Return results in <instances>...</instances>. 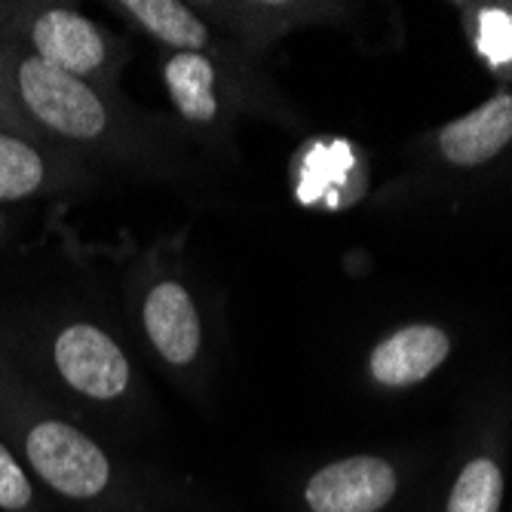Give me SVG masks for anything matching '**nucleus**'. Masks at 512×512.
I'll use <instances>...</instances> for the list:
<instances>
[{"label":"nucleus","mask_w":512,"mask_h":512,"mask_svg":"<svg viewBox=\"0 0 512 512\" xmlns=\"http://www.w3.org/2000/svg\"><path fill=\"white\" fill-rule=\"evenodd\" d=\"M0 65L16 114L43 142L92 169H120L148 181L194 175V142L175 117L138 108L123 89L83 83L4 43Z\"/></svg>","instance_id":"f257e3e1"},{"label":"nucleus","mask_w":512,"mask_h":512,"mask_svg":"<svg viewBox=\"0 0 512 512\" xmlns=\"http://www.w3.org/2000/svg\"><path fill=\"white\" fill-rule=\"evenodd\" d=\"M0 353L46 402L111 445L148 433V381L102 316L71 304L37 310L0 329Z\"/></svg>","instance_id":"f03ea898"},{"label":"nucleus","mask_w":512,"mask_h":512,"mask_svg":"<svg viewBox=\"0 0 512 512\" xmlns=\"http://www.w3.org/2000/svg\"><path fill=\"white\" fill-rule=\"evenodd\" d=\"M0 439L40 494L74 512H200L175 482L46 402L0 353Z\"/></svg>","instance_id":"7ed1b4c3"},{"label":"nucleus","mask_w":512,"mask_h":512,"mask_svg":"<svg viewBox=\"0 0 512 512\" xmlns=\"http://www.w3.org/2000/svg\"><path fill=\"white\" fill-rule=\"evenodd\" d=\"M184 240L178 230L138 252L126 270V313L160 375L200 399L218 368V316L184 261Z\"/></svg>","instance_id":"20e7f679"},{"label":"nucleus","mask_w":512,"mask_h":512,"mask_svg":"<svg viewBox=\"0 0 512 512\" xmlns=\"http://www.w3.org/2000/svg\"><path fill=\"white\" fill-rule=\"evenodd\" d=\"M157 68L175 123L194 145L221 151L243 120L298 126L264 62L234 40L215 53H160Z\"/></svg>","instance_id":"39448f33"},{"label":"nucleus","mask_w":512,"mask_h":512,"mask_svg":"<svg viewBox=\"0 0 512 512\" xmlns=\"http://www.w3.org/2000/svg\"><path fill=\"white\" fill-rule=\"evenodd\" d=\"M0 43L102 89H120V77L132 59L129 37L89 19L77 7L40 0L0 4Z\"/></svg>","instance_id":"423d86ee"},{"label":"nucleus","mask_w":512,"mask_h":512,"mask_svg":"<svg viewBox=\"0 0 512 512\" xmlns=\"http://www.w3.org/2000/svg\"><path fill=\"white\" fill-rule=\"evenodd\" d=\"M408 491L402 463L390 454L359 451L319 463L292 491L295 512H396Z\"/></svg>","instance_id":"0eeeda50"},{"label":"nucleus","mask_w":512,"mask_h":512,"mask_svg":"<svg viewBox=\"0 0 512 512\" xmlns=\"http://www.w3.org/2000/svg\"><path fill=\"white\" fill-rule=\"evenodd\" d=\"M96 169L28 132L0 129V206H25L80 194Z\"/></svg>","instance_id":"6e6552de"},{"label":"nucleus","mask_w":512,"mask_h":512,"mask_svg":"<svg viewBox=\"0 0 512 512\" xmlns=\"http://www.w3.org/2000/svg\"><path fill=\"white\" fill-rule=\"evenodd\" d=\"M197 10L261 62L283 37L307 25L332 22L341 13V7L332 4H292V0H221V4L203 0Z\"/></svg>","instance_id":"1a4fd4ad"},{"label":"nucleus","mask_w":512,"mask_h":512,"mask_svg":"<svg viewBox=\"0 0 512 512\" xmlns=\"http://www.w3.org/2000/svg\"><path fill=\"white\" fill-rule=\"evenodd\" d=\"M365 160L344 138H310L292 160V194L310 209H347L365 194Z\"/></svg>","instance_id":"9d476101"},{"label":"nucleus","mask_w":512,"mask_h":512,"mask_svg":"<svg viewBox=\"0 0 512 512\" xmlns=\"http://www.w3.org/2000/svg\"><path fill=\"white\" fill-rule=\"evenodd\" d=\"M135 34L160 46V53H215L230 37L184 0H108L105 4Z\"/></svg>","instance_id":"9b49d317"},{"label":"nucleus","mask_w":512,"mask_h":512,"mask_svg":"<svg viewBox=\"0 0 512 512\" xmlns=\"http://www.w3.org/2000/svg\"><path fill=\"white\" fill-rule=\"evenodd\" d=\"M451 356V338L442 325L411 322L368 350V378L387 390L424 384Z\"/></svg>","instance_id":"f8f14e48"},{"label":"nucleus","mask_w":512,"mask_h":512,"mask_svg":"<svg viewBox=\"0 0 512 512\" xmlns=\"http://www.w3.org/2000/svg\"><path fill=\"white\" fill-rule=\"evenodd\" d=\"M512 145V92L500 89L442 129H436V154L454 169H479Z\"/></svg>","instance_id":"ddd939ff"},{"label":"nucleus","mask_w":512,"mask_h":512,"mask_svg":"<svg viewBox=\"0 0 512 512\" xmlns=\"http://www.w3.org/2000/svg\"><path fill=\"white\" fill-rule=\"evenodd\" d=\"M463 25L476 56L500 80H512V4H470L463 7Z\"/></svg>","instance_id":"4468645a"},{"label":"nucleus","mask_w":512,"mask_h":512,"mask_svg":"<svg viewBox=\"0 0 512 512\" xmlns=\"http://www.w3.org/2000/svg\"><path fill=\"white\" fill-rule=\"evenodd\" d=\"M0 512H43V494L4 439H0Z\"/></svg>","instance_id":"2eb2a0df"},{"label":"nucleus","mask_w":512,"mask_h":512,"mask_svg":"<svg viewBox=\"0 0 512 512\" xmlns=\"http://www.w3.org/2000/svg\"><path fill=\"white\" fill-rule=\"evenodd\" d=\"M0 129H13V132H28L22 117L16 114V105L10 99V89H7V77H4V65H0ZM31 135V132H28Z\"/></svg>","instance_id":"dca6fc26"},{"label":"nucleus","mask_w":512,"mask_h":512,"mask_svg":"<svg viewBox=\"0 0 512 512\" xmlns=\"http://www.w3.org/2000/svg\"><path fill=\"white\" fill-rule=\"evenodd\" d=\"M10 230H13V224H10V215L0 209V249L7 246V240H10Z\"/></svg>","instance_id":"f3484780"}]
</instances>
